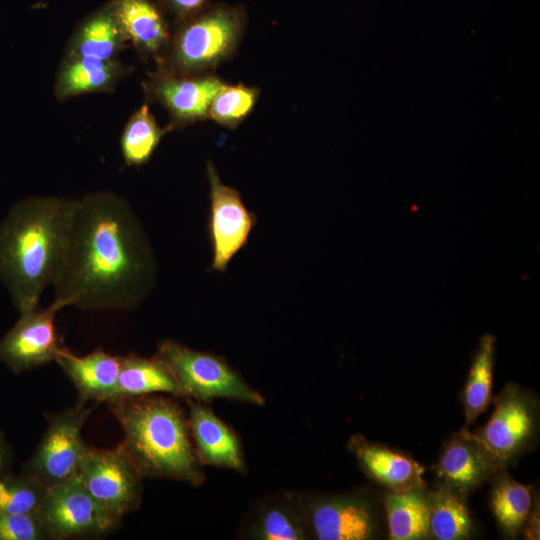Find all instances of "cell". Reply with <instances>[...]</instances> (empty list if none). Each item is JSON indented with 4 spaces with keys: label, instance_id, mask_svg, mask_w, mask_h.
Listing matches in <instances>:
<instances>
[{
    "label": "cell",
    "instance_id": "obj_1",
    "mask_svg": "<svg viewBox=\"0 0 540 540\" xmlns=\"http://www.w3.org/2000/svg\"><path fill=\"white\" fill-rule=\"evenodd\" d=\"M154 261L128 202L113 192L75 199L68 233L51 286L63 308L126 311L146 297Z\"/></svg>",
    "mask_w": 540,
    "mask_h": 540
},
{
    "label": "cell",
    "instance_id": "obj_2",
    "mask_svg": "<svg viewBox=\"0 0 540 540\" xmlns=\"http://www.w3.org/2000/svg\"><path fill=\"white\" fill-rule=\"evenodd\" d=\"M74 205L75 199L29 197L0 223V279L19 313L39 306L52 285Z\"/></svg>",
    "mask_w": 540,
    "mask_h": 540
},
{
    "label": "cell",
    "instance_id": "obj_3",
    "mask_svg": "<svg viewBox=\"0 0 540 540\" xmlns=\"http://www.w3.org/2000/svg\"><path fill=\"white\" fill-rule=\"evenodd\" d=\"M172 397L152 394L107 403L124 433L119 447L143 478L170 479L199 487L205 481L203 465L191 438L187 414Z\"/></svg>",
    "mask_w": 540,
    "mask_h": 540
},
{
    "label": "cell",
    "instance_id": "obj_4",
    "mask_svg": "<svg viewBox=\"0 0 540 540\" xmlns=\"http://www.w3.org/2000/svg\"><path fill=\"white\" fill-rule=\"evenodd\" d=\"M243 30V17L233 8L214 7L193 16L170 39L161 71L176 75L213 73L235 53Z\"/></svg>",
    "mask_w": 540,
    "mask_h": 540
},
{
    "label": "cell",
    "instance_id": "obj_5",
    "mask_svg": "<svg viewBox=\"0 0 540 540\" xmlns=\"http://www.w3.org/2000/svg\"><path fill=\"white\" fill-rule=\"evenodd\" d=\"M155 356L169 367L184 399L208 402L224 398L258 406L265 404L263 395L215 354L164 340L159 343Z\"/></svg>",
    "mask_w": 540,
    "mask_h": 540
},
{
    "label": "cell",
    "instance_id": "obj_6",
    "mask_svg": "<svg viewBox=\"0 0 540 540\" xmlns=\"http://www.w3.org/2000/svg\"><path fill=\"white\" fill-rule=\"evenodd\" d=\"M93 408L79 400L73 407L51 415L47 429L22 473L45 489L76 476L87 447L82 429Z\"/></svg>",
    "mask_w": 540,
    "mask_h": 540
},
{
    "label": "cell",
    "instance_id": "obj_7",
    "mask_svg": "<svg viewBox=\"0 0 540 540\" xmlns=\"http://www.w3.org/2000/svg\"><path fill=\"white\" fill-rule=\"evenodd\" d=\"M48 539H80L114 530L119 517L104 509L76 476L46 489L38 510Z\"/></svg>",
    "mask_w": 540,
    "mask_h": 540
},
{
    "label": "cell",
    "instance_id": "obj_8",
    "mask_svg": "<svg viewBox=\"0 0 540 540\" xmlns=\"http://www.w3.org/2000/svg\"><path fill=\"white\" fill-rule=\"evenodd\" d=\"M77 477L92 497L116 517L122 519L141 505L144 478L119 445L113 449L87 446Z\"/></svg>",
    "mask_w": 540,
    "mask_h": 540
},
{
    "label": "cell",
    "instance_id": "obj_9",
    "mask_svg": "<svg viewBox=\"0 0 540 540\" xmlns=\"http://www.w3.org/2000/svg\"><path fill=\"white\" fill-rule=\"evenodd\" d=\"M493 401L491 418L475 434L504 468L535 440L538 406L535 397L515 383L506 385Z\"/></svg>",
    "mask_w": 540,
    "mask_h": 540
},
{
    "label": "cell",
    "instance_id": "obj_10",
    "mask_svg": "<svg viewBox=\"0 0 540 540\" xmlns=\"http://www.w3.org/2000/svg\"><path fill=\"white\" fill-rule=\"evenodd\" d=\"M63 306L53 300L45 307L23 311L0 339V362L19 374L44 366L64 347L56 330L55 316Z\"/></svg>",
    "mask_w": 540,
    "mask_h": 540
},
{
    "label": "cell",
    "instance_id": "obj_11",
    "mask_svg": "<svg viewBox=\"0 0 540 540\" xmlns=\"http://www.w3.org/2000/svg\"><path fill=\"white\" fill-rule=\"evenodd\" d=\"M210 185V214L208 230L213 249L211 270L225 271L233 256L247 243L255 224L234 188L221 182L216 168L207 164Z\"/></svg>",
    "mask_w": 540,
    "mask_h": 540
},
{
    "label": "cell",
    "instance_id": "obj_12",
    "mask_svg": "<svg viewBox=\"0 0 540 540\" xmlns=\"http://www.w3.org/2000/svg\"><path fill=\"white\" fill-rule=\"evenodd\" d=\"M312 538L318 540L370 539L376 519L370 503L357 495L302 493Z\"/></svg>",
    "mask_w": 540,
    "mask_h": 540
},
{
    "label": "cell",
    "instance_id": "obj_13",
    "mask_svg": "<svg viewBox=\"0 0 540 540\" xmlns=\"http://www.w3.org/2000/svg\"><path fill=\"white\" fill-rule=\"evenodd\" d=\"M239 538L307 540L312 538L302 493L281 491L259 499L248 511Z\"/></svg>",
    "mask_w": 540,
    "mask_h": 540
},
{
    "label": "cell",
    "instance_id": "obj_14",
    "mask_svg": "<svg viewBox=\"0 0 540 540\" xmlns=\"http://www.w3.org/2000/svg\"><path fill=\"white\" fill-rule=\"evenodd\" d=\"M213 73L176 75L161 71L147 83L149 95L169 112L173 125L208 118L211 101L224 85Z\"/></svg>",
    "mask_w": 540,
    "mask_h": 540
},
{
    "label": "cell",
    "instance_id": "obj_15",
    "mask_svg": "<svg viewBox=\"0 0 540 540\" xmlns=\"http://www.w3.org/2000/svg\"><path fill=\"white\" fill-rule=\"evenodd\" d=\"M435 469L442 485L466 496L504 468L475 433L462 429L449 439Z\"/></svg>",
    "mask_w": 540,
    "mask_h": 540
},
{
    "label": "cell",
    "instance_id": "obj_16",
    "mask_svg": "<svg viewBox=\"0 0 540 540\" xmlns=\"http://www.w3.org/2000/svg\"><path fill=\"white\" fill-rule=\"evenodd\" d=\"M186 402L189 430L201 464L245 473L247 467L237 434L204 402Z\"/></svg>",
    "mask_w": 540,
    "mask_h": 540
},
{
    "label": "cell",
    "instance_id": "obj_17",
    "mask_svg": "<svg viewBox=\"0 0 540 540\" xmlns=\"http://www.w3.org/2000/svg\"><path fill=\"white\" fill-rule=\"evenodd\" d=\"M349 450L356 457L361 469L373 481L392 492L426 488L422 474L424 467L411 457L372 443L362 435L349 440Z\"/></svg>",
    "mask_w": 540,
    "mask_h": 540
},
{
    "label": "cell",
    "instance_id": "obj_18",
    "mask_svg": "<svg viewBox=\"0 0 540 540\" xmlns=\"http://www.w3.org/2000/svg\"><path fill=\"white\" fill-rule=\"evenodd\" d=\"M121 356L111 355L101 347L78 356L65 346L55 361L75 386L83 402H108L113 397L120 370Z\"/></svg>",
    "mask_w": 540,
    "mask_h": 540
},
{
    "label": "cell",
    "instance_id": "obj_19",
    "mask_svg": "<svg viewBox=\"0 0 540 540\" xmlns=\"http://www.w3.org/2000/svg\"><path fill=\"white\" fill-rule=\"evenodd\" d=\"M109 5L125 39L148 55L166 52L169 28L150 0H112Z\"/></svg>",
    "mask_w": 540,
    "mask_h": 540
},
{
    "label": "cell",
    "instance_id": "obj_20",
    "mask_svg": "<svg viewBox=\"0 0 540 540\" xmlns=\"http://www.w3.org/2000/svg\"><path fill=\"white\" fill-rule=\"evenodd\" d=\"M157 393L181 397L179 385L169 367L155 355L151 358L135 353L121 356L118 380L111 400Z\"/></svg>",
    "mask_w": 540,
    "mask_h": 540
},
{
    "label": "cell",
    "instance_id": "obj_21",
    "mask_svg": "<svg viewBox=\"0 0 540 540\" xmlns=\"http://www.w3.org/2000/svg\"><path fill=\"white\" fill-rule=\"evenodd\" d=\"M389 537L422 539L430 533V508L426 488L390 492L385 497Z\"/></svg>",
    "mask_w": 540,
    "mask_h": 540
},
{
    "label": "cell",
    "instance_id": "obj_22",
    "mask_svg": "<svg viewBox=\"0 0 540 540\" xmlns=\"http://www.w3.org/2000/svg\"><path fill=\"white\" fill-rule=\"evenodd\" d=\"M123 67L113 61L92 58H68L62 65L57 83L56 94L59 98L106 91L122 75Z\"/></svg>",
    "mask_w": 540,
    "mask_h": 540
},
{
    "label": "cell",
    "instance_id": "obj_23",
    "mask_svg": "<svg viewBox=\"0 0 540 540\" xmlns=\"http://www.w3.org/2000/svg\"><path fill=\"white\" fill-rule=\"evenodd\" d=\"M124 36L108 5L88 18L77 30L68 58H92L113 61Z\"/></svg>",
    "mask_w": 540,
    "mask_h": 540
},
{
    "label": "cell",
    "instance_id": "obj_24",
    "mask_svg": "<svg viewBox=\"0 0 540 540\" xmlns=\"http://www.w3.org/2000/svg\"><path fill=\"white\" fill-rule=\"evenodd\" d=\"M491 480V508L503 532L514 537L524 527L532 509V489L518 483L504 469Z\"/></svg>",
    "mask_w": 540,
    "mask_h": 540
},
{
    "label": "cell",
    "instance_id": "obj_25",
    "mask_svg": "<svg viewBox=\"0 0 540 540\" xmlns=\"http://www.w3.org/2000/svg\"><path fill=\"white\" fill-rule=\"evenodd\" d=\"M464 495L441 485L428 492L430 533L439 540H458L471 535L474 526Z\"/></svg>",
    "mask_w": 540,
    "mask_h": 540
},
{
    "label": "cell",
    "instance_id": "obj_26",
    "mask_svg": "<svg viewBox=\"0 0 540 540\" xmlns=\"http://www.w3.org/2000/svg\"><path fill=\"white\" fill-rule=\"evenodd\" d=\"M495 337L486 334L479 343L463 390L466 424L472 423L492 400Z\"/></svg>",
    "mask_w": 540,
    "mask_h": 540
},
{
    "label": "cell",
    "instance_id": "obj_27",
    "mask_svg": "<svg viewBox=\"0 0 540 540\" xmlns=\"http://www.w3.org/2000/svg\"><path fill=\"white\" fill-rule=\"evenodd\" d=\"M169 129L160 128L149 106L143 104L131 116L121 137V151L126 164L141 166L147 163Z\"/></svg>",
    "mask_w": 540,
    "mask_h": 540
},
{
    "label": "cell",
    "instance_id": "obj_28",
    "mask_svg": "<svg viewBox=\"0 0 540 540\" xmlns=\"http://www.w3.org/2000/svg\"><path fill=\"white\" fill-rule=\"evenodd\" d=\"M258 96L256 87L225 83L211 101L208 118L221 126L235 128L253 111Z\"/></svg>",
    "mask_w": 540,
    "mask_h": 540
},
{
    "label": "cell",
    "instance_id": "obj_29",
    "mask_svg": "<svg viewBox=\"0 0 540 540\" xmlns=\"http://www.w3.org/2000/svg\"><path fill=\"white\" fill-rule=\"evenodd\" d=\"M46 489L33 478L9 472L0 476V512L38 513Z\"/></svg>",
    "mask_w": 540,
    "mask_h": 540
},
{
    "label": "cell",
    "instance_id": "obj_30",
    "mask_svg": "<svg viewBox=\"0 0 540 540\" xmlns=\"http://www.w3.org/2000/svg\"><path fill=\"white\" fill-rule=\"evenodd\" d=\"M47 533L38 513L0 512V540H46Z\"/></svg>",
    "mask_w": 540,
    "mask_h": 540
},
{
    "label": "cell",
    "instance_id": "obj_31",
    "mask_svg": "<svg viewBox=\"0 0 540 540\" xmlns=\"http://www.w3.org/2000/svg\"><path fill=\"white\" fill-rule=\"evenodd\" d=\"M167 7L180 17L192 16L206 0H164Z\"/></svg>",
    "mask_w": 540,
    "mask_h": 540
},
{
    "label": "cell",
    "instance_id": "obj_32",
    "mask_svg": "<svg viewBox=\"0 0 540 540\" xmlns=\"http://www.w3.org/2000/svg\"><path fill=\"white\" fill-rule=\"evenodd\" d=\"M524 525L525 536L528 539H538L539 538V509L536 505L531 509Z\"/></svg>",
    "mask_w": 540,
    "mask_h": 540
},
{
    "label": "cell",
    "instance_id": "obj_33",
    "mask_svg": "<svg viewBox=\"0 0 540 540\" xmlns=\"http://www.w3.org/2000/svg\"><path fill=\"white\" fill-rule=\"evenodd\" d=\"M11 461V450L0 430V476L8 473V466Z\"/></svg>",
    "mask_w": 540,
    "mask_h": 540
}]
</instances>
